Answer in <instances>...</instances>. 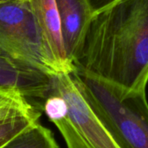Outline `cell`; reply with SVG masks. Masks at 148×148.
Segmentation results:
<instances>
[{"label":"cell","mask_w":148,"mask_h":148,"mask_svg":"<svg viewBox=\"0 0 148 148\" xmlns=\"http://www.w3.org/2000/svg\"><path fill=\"white\" fill-rule=\"evenodd\" d=\"M74 65L124 91L146 92L148 0H119L93 14Z\"/></svg>","instance_id":"cell-1"},{"label":"cell","mask_w":148,"mask_h":148,"mask_svg":"<svg viewBox=\"0 0 148 148\" xmlns=\"http://www.w3.org/2000/svg\"><path fill=\"white\" fill-rule=\"evenodd\" d=\"M73 75L91 109L121 148H148L146 92H127L93 75Z\"/></svg>","instance_id":"cell-2"},{"label":"cell","mask_w":148,"mask_h":148,"mask_svg":"<svg viewBox=\"0 0 148 148\" xmlns=\"http://www.w3.org/2000/svg\"><path fill=\"white\" fill-rule=\"evenodd\" d=\"M42 111L68 148H121L91 109L72 73L51 75Z\"/></svg>","instance_id":"cell-3"},{"label":"cell","mask_w":148,"mask_h":148,"mask_svg":"<svg viewBox=\"0 0 148 148\" xmlns=\"http://www.w3.org/2000/svg\"><path fill=\"white\" fill-rule=\"evenodd\" d=\"M0 52L46 75L59 74L27 0H0Z\"/></svg>","instance_id":"cell-4"},{"label":"cell","mask_w":148,"mask_h":148,"mask_svg":"<svg viewBox=\"0 0 148 148\" xmlns=\"http://www.w3.org/2000/svg\"><path fill=\"white\" fill-rule=\"evenodd\" d=\"M45 49L59 74L75 71L69 61L62 32V24L56 0H27Z\"/></svg>","instance_id":"cell-5"},{"label":"cell","mask_w":148,"mask_h":148,"mask_svg":"<svg viewBox=\"0 0 148 148\" xmlns=\"http://www.w3.org/2000/svg\"><path fill=\"white\" fill-rule=\"evenodd\" d=\"M51 75L20 63L0 52V88H14L26 98L44 100L50 90Z\"/></svg>","instance_id":"cell-6"},{"label":"cell","mask_w":148,"mask_h":148,"mask_svg":"<svg viewBox=\"0 0 148 148\" xmlns=\"http://www.w3.org/2000/svg\"><path fill=\"white\" fill-rule=\"evenodd\" d=\"M56 2L67 56L74 65L93 13L88 0H56Z\"/></svg>","instance_id":"cell-7"},{"label":"cell","mask_w":148,"mask_h":148,"mask_svg":"<svg viewBox=\"0 0 148 148\" xmlns=\"http://www.w3.org/2000/svg\"><path fill=\"white\" fill-rule=\"evenodd\" d=\"M3 148H59V146L53 133L37 122Z\"/></svg>","instance_id":"cell-8"},{"label":"cell","mask_w":148,"mask_h":148,"mask_svg":"<svg viewBox=\"0 0 148 148\" xmlns=\"http://www.w3.org/2000/svg\"><path fill=\"white\" fill-rule=\"evenodd\" d=\"M42 111L16 114L0 118V148L38 122Z\"/></svg>","instance_id":"cell-9"},{"label":"cell","mask_w":148,"mask_h":148,"mask_svg":"<svg viewBox=\"0 0 148 148\" xmlns=\"http://www.w3.org/2000/svg\"><path fill=\"white\" fill-rule=\"evenodd\" d=\"M35 111H42V108L35 107L32 101L20 91L14 88H0V118Z\"/></svg>","instance_id":"cell-10"},{"label":"cell","mask_w":148,"mask_h":148,"mask_svg":"<svg viewBox=\"0 0 148 148\" xmlns=\"http://www.w3.org/2000/svg\"><path fill=\"white\" fill-rule=\"evenodd\" d=\"M119 0H88L93 14L112 5Z\"/></svg>","instance_id":"cell-11"}]
</instances>
